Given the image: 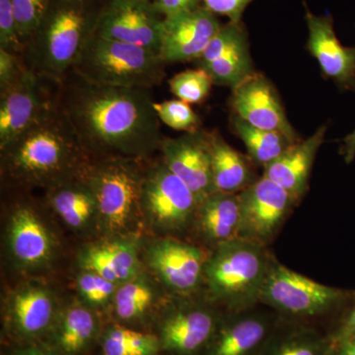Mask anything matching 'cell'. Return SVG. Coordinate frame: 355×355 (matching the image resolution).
<instances>
[{
	"mask_svg": "<svg viewBox=\"0 0 355 355\" xmlns=\"http://www.w3.org/2000/svg\"><path fill=\"white\" fill-rule=\"evenodd\" d=\"M22 55L0 49V90H3L18 79L26 69Z\"/></svg>",
	"mask_w": 355,
	"mask_h": 355,
	"instance_id": "cell-37",
	"label": "cell"
},
{
	"mask_svg": "<svg viewBox=\"0 0 355 355\" xmlns=\"http://www.w3.org/2000/svg\"><path fill=\"white\" fill-rule=\"evenodd\" d=\"M195 221L203 239L214 248L236 239L241 224L239 193H211L198 205Z\"/></svg>",
	"mask_w": 355,
	"mask_h": 355,
	"instance_id": "cell-21",
	"label": "cell"
},
{
	"mask_svg": "<svg viewBox=\"0 0 355 355\" xmlns=\"http://www.w3.org/2000/svg\"><path fill=\"white\" fill-rule=\"evenodd\" d=\"M163 19L150 0H111L99 13L94 34L160 55Z\"/></svg>",
	"mask_w": 355,
	"mask_h": 355,
	"instance_id": "cell-11",
	"label": "cell"
},
{
	"mask_svg": "<svg viewBox=\"0 0 355 355\" xmlns=\"http://www.w3.org/2000/svg\"><path fill=\"white\" fill-rule=\"evenodd\" d=\"M342 154L345 163L349 164L355 158V130L354 132L345 137L343 141V146L340 147Z\"/></svg>",
	"mask_w": 355,
	"mask_h": 355,
	"instance_id": "cell-40",
	"label": "cell"
},
{
	"mask_svg": "<svg viewBox=\"0 0 355 355\" xmlns=\"http://www.w3.org/2000/svg\"><path fill=\"white\" fill-rule=\"evenodd\" d=\"M153 106L159 120L173 130L186 132H196L200 130V116L188 103L179 99L168 100L154 102Z\"/></svg>",
	"mask_w": 355,
	"mask_h": 355,
	"instance_id": "cell-32",
	"label": "cell"
},
{
	"mask_svg": "<svg viewBox=\"0 0 355 355\" xmlns=\"http://www.w3.org/2000/svg\"><path fill=\"white\" fill-rule=\"evenodd\" d=\"M50 200L58 216L72 228H83L98 216L94 193L81 177L51 189Z\"/></svg>",
	"mask_w": 355,
	"mask_h": 355,
	"instance_id": "cell-26",
	"label": "cell"
},
{
	"mask_svg": "<svg viewBox=\"0 0 355 355\" xmlns=\"http://www.w3.org/2000/svg\"><path fill=\"white\" fill-rule=\"evenodd\" d=\"M335 355H355V338H338Z\"/></svg>",
	"mask_w": 355,
	"mask_h": 355,
	"instance_id": "cell-41",
	"label": "cell"
},
{
	"mask_svg": "<svg viewBox=\"0 0 355 355\" xmlns=\"http://www.w3.org/2000/svg\"><path fill=\"white\" fill-rule=\"evenodd\" d=\"M13 355H57L53 354V352H48V350H44L41 349H36V347H32V349H26L19 350Z\"/></svg>",
	"mask_w": 355,
	"mask_h": 355,
	"instance_id": "cell-43",
	"label": "cell"
},
{
	"mask_svg": "<svg viewBox=\"0 0 355 355\" xmlns=\"http://www.w3.org/2000/svg\"><path fill=\"white\" fill-rule=\"evenodd\" d=\"M198 200L162 160L147 169L142 187L146 218L166 232H181L193 223Z\"/></svg>",
	"mask_w": 355,
	"mask_h": 355,
	"instance_id": "cell-8",
	"label": "cell"
},
{
	"mask_svg": "<svg viewBox=\"0 0 355 355\" xmlns=\"http://www.w3.org/2000/svg\"><path fill=\"white\" fill-rule=\"evenodd\" d=\"M205 8L216 15L226 16L230 22L241 23L243 13L253 0H202Z\"/></svg>",
	"mask_w": 355,
	"mask_h": 355,
	"instance_id": "cell-38",
	"label": "cell"
},
{
	"mask_svg": "<svg viewBox=\"0 0 355 355\" xmlns=\"http://www.w3.org/2000/svg\"><path fill=\"white\" fill-rule=\"evenodd\" d=\"M58 83L26 67L0 90V148L10 144L57 105Z\"/></svg>",
	"mask_w": 355,
	"mask_h": 355,
	"instance_id": "cell-9",
	"label": "cell"
},
{
	"mask_svg": "<svg viewBox=\"0 0 355 355\" xmlns=\"http://www.w3.org/2000/svg\"><path fill=\"white\" fill-rule=\"evenodd\" d=\"M162 161L197 197L198 203L216 193L207 132H186L176 139L164 137Z\"/></svg>",
	"mask_w": 355,
	"mask_h": 355,
	"instance_id": "cell-13",
	"label": "cell"
},
{
	"mask_svg": "<svg viewBox=\"0 0 355 355\" xmlns=\"http://www.w3.org/2000/svg\"><path fill=\"white\" fill-rule=\"evenodd\" d=\"M141 159L111 157L92 160L83 179L94 193L98 217L112 233L132 230L144 216L142 187L147 170Z\"/></svg>",
	"mask_w": 355,
	"mask_h": 355,
	"instance_id": "cell-6",
	"label": "cell"
},
{
	"mask_svg": "<svg viewBox=\"0 0 355 355\" xmlns=\"http://www.w3.org/2000/svg\"><path fill=\"white\" fill-rule=\"evenodd\" d=\"M221 27L205 6L163 18L160 57L165 64L197 60Z\"/></svg>",
	"mask_w": 355,
	"mask_h": 355,
	"instance_id": "cell-14",
	"label": "cell"
},
{
	"mask_svg": "<svg viewBox=\"0 0 355 355\" xmlns=\"http://www.w3.org/2000/svg\"><path fill=\"white\" fill-rule=\"evenodd\" d=\"M83 268L98 273L114 284L128 282L139 268L137 251L132 243L114 241L86 250L81 258Z\"/></svg>",
	"mask_w": 355,
	"mask_h": 355,
	"instance_id": "cell-24",
	"label": "cell"
},
{
	"mask_svg": "<svg viewBox=\"0 0 355 355\" xmlns=\"http://www.w3.org/2000/svg\"><path fill=\"white\" fill-rule=\"evenodd\" d=\"M0 49L16 55L24 53L11 0H0Z\"/></svg>",
	"mask_w": 355,
	"mask_h": 355,
	"instance_id": "cell-34",
	"label": "cell"
},
{
	"mask_svg": "<svg viewBox=\"0 0 355 355\" xmlns=\"http://www.w3.org/2000/svg\"><path fill=\"white\" fill-rule=\"evenodd\" d=\"M216 333L214 312L205 306H186L166 319L161 343L166 349L191 354L205 347Z\"/></svg>",
	"mask_w": 355,
	"mask_h": 355,
	"instance_id": "cell-20",
	"label": "cell"
},
{
	"mask_svg": "<svg viewBox=\"0 0 355 355\" xmlns=\"http://www.w3.org/2000/svg\"><path fill=\"white\" fill-rule=\"evenodd\" d=\"M170 90L178 99L188 104H200L207 99L212 79L203 69H190L178 73L169 80Z\"/></svg>",
	"mask_w": 355,
	"mask_h": 355,
	"instance_id": "cell-31",
	"label": "cell"
},
{
	"mask_svg": "<svg viewBox=\"0 0 355 355\" xmlns=\"http://www.w3.org/2000/svg\"><path fill=\"white\" fill-rule=\"evenodd\" d=\"M86 2L51 0L22 55L29 69L57 83L69 73L94 34L99 16L89 15Z\"/></svg>",
	"mask_w": 355,
	"mask_h": 355,
	"instance_id": "cell-3",
	"label": "cell"
},
{
	"mask_svg": "<svg viewBox=\"0 0 355 355\" xmlns=\"http://www.w3.org/2000/svg\"><path fill=\"white\" fill-rule=\"evenodd\" d=\"M338 338H355V307L345 320Z\"/></svg>",
	"mask_w": 355,
	"mask_h": 355,
	"instance_id": "cell-42",
	"label": "cell"
},
{
	"mask_svg": "<svg viewBox=\"0 0 355 355\" xmlns=\"http://www.w3.org/2000/svg\"><path fill=\"white\" fill-rule=\"evenodd\" d=\"M57 105L91 160L142 159L164 139L150 89L91 83L70 70L58 83Z\"/></svg>",
	"mask_w": 355,
	"mask_h": 355,
	"instance_id": "cell-1",
	"label": "cell"
},
{
	"mask_svg": "<svg viewBox=\"0 0 355 355\" xmlns=\"http://www.w3.org/2000/svg\"><path fill=\"white\" fill-rule=\"evenodd\" d=\"M350 298L349 291L319 284L275 260L261 291L260 304L288 316L312 318L336 310Z\"/></svg>",
	"mask_w": 355,
	"mask_h": 355,
	"instance_id": "cell-7",
	"label": "cell"
},
{
	"mask_svg": "<svg viewBox=\"0 0 355 355\" xmlns=\"http://www.w3.org/2000/svg\"><path fill=\"white\" fill-rule=\"evenodd\" d=\"M233 315L214 335L209 355H254L266 345L272 326L270 313L258 310L256 305Z\"/></svg>",
	"mask_w": 355,
	"mask_h": 355,
	"instance_id": "cell-18",
	"label": "cell"
},
{
	"mask_svg": "<svg viewBox=\"0 0 355 355\" xmlns=\"http://www.w3.org/2000/svg\"><path fill=\"white\" fill-rule=\"evenodd\" d=\"M154 8L165 17L200 8L202 0H151Z\"/></svg>",
	"mask_w": 355,
	"mask_h": 355,
	"instance_id": "cell-39",
	"label": "cell"
},
{
	"mask_svg": "<svg viewBox=\"0 0 355 355\" xmlns=\"http://www.w3.org/2000/svg\"><path fill=\"white\" fill-rule=\"evenodd\" d=\"M96 331L94 315L83 307H74L64 315L58 343L67 354H77L87 347Z\"/></svg>",
	"mask_w": 355,
	"mask_h": 355,
	"instance_id": "cell-28",
	"label": "cell"
},
{
	"mask_svg": "<svg viewBox=\"0 0 355 355\" xmlns=\"http://www.w3.org/2000/svg\"><path fill=\"white\" fill-rule=\"evenodd\" d=\"M268 355H324V347L319 338L305 331L280 340Z\"/></svg>",
	"mask_w": 355,
	"mask_h": 355,
	"instance_id": "cell-35",
	"label": "cell"
},
{
	"mask_svg": "<svg viewBox=\"0 0 355 355\" xmlns=\"http://www.w3.org/2000/svg\"><path fill=\"white\" fill-rule=\"evenodd\" d=\"M275 257L265 245L236 238L209 254L205 280L210 293L232 312L260 304Z\"/></svg>",
	"mask_w": 355,
	"mask_h": 355,
	"instance_id": "cell-4",
	"label": "cell"
},
{
	"mask_svg": "<svg viewBox=\"0 0 355 355\" xmlns=\"http://www.w3.org/2000/svg\"><path fill=\"white\" fill-rule=\"evenodd\" d=\"M153 300V289L148 284L128 280L116 291L114 308L120 319L130 321L142 316Z\"/></svg>",
	"mask_w": 355,
	"mask_h": 355,
	"instance_id": "cell-30",
	"label": "cell"
},
{
	"mask_svg": "<svg viewBox=\"0 0 355 355\" xmlns=\"http://www.w3.org/2000/svg\"><path fill=\"white\" fill-rule=\"evenodd\" d=\"M231 125L236 135L244 142L254 165L263 168L297 144L284 133L254 128L235 114L231 119Z\"/></svg>",
	"mask_w": 355,
	"mask_h": 355,
	"instance_id": "cell-27",
	"label": "cell"
},
{
	"mask_svg": "<svg viewBox=\"0 0 355 355\" xmlns=\"http://www.w3.org/2000/svg\"><path fill=\"white\" fill-rule=\"evenodd\" d=\"M9 242L16 260L25 266H39L51 254V236L38 216L29 207L13 212L9 227Z\"/></svg>",
	"mask_w": 355,
	"mask_h": 355,
	"instance_id": "cell-23",
	"label": "cell"
},
{
	"mask_svg": "<svg viewBox=\"0 0 355 355\" xmlns=\"http://www.w3.org/2000/svg\"><path fill=\"white\" fill-rule=\"evenodd\" d=\"M165 64L155 51L93 34L71 71L100 85L151 89L164 79Z\"/></svg>",
	"mask_w": 355,
	"mask_h": 355,
	"instance_id": "cell-5",
	"label": "cell"
},
{
	"mask_svg": "<svg viewBox=\"0 0 355 355\" xmlns=\"http://www.w3.org/2000/svg\"><path fill=\"white\" fill-rule=\"evenodd\" d=\"M327 127L319 128L307 139L298 141L263 168V176L279 184L299 202L306 193L318 149L323 144Z\"/></svg>",
	"mask_w": 355,
	"mask_h": 355,
	"instance_id": "cell-19",
	"label": "cell"
},
{
	"mask_svg": "<svg viewBox=\"0 0 355 355\" xmlns=\"http://www.w3.org/2000/svg\"><path fill=\"white\" fill-rule=\"evenodd\" d=\"M230 106L235 116L249 125L263 130L282 132L293 141H300L287 120L277 91L261 74L254 72L233 89Z\"/></svg>",
	"mask_w": 355,
	"mask_h": 355,
	"instance_id": "cell-15",
	"label": "cell"
},
{
	"mask_svg": "<svg viewBox=\"0 0 355 355\" xmlns=\"http://www.w3.org/2000/svg\"><path fill=\"white\" fill-rule=\"evenodd\" d=\"M116 284L98 273H81L78 277V288L84 298L91 304L100 305L107 302L114 293Z\"/></svg>",
	"mask_w": 355,
	"mask_h": 355,
	"instance_id": "cell-36",
	"label": "cell"
},
{
	"mask_svg": "<svg viewBox=\"0 0 355 355\" xmlns=\"http://www.w3.org/2000/svg\"><path fill=\"white\" fill-rule=\"evenodd\" d=\"M241 224L238 238L268 246L297 205L291 193L265 176L239 193Z\"/></svg>",
	"mask_w": 355,
	"mask_h": 355,
	"instance_id": "cell-10",
	"label": "cell"
},
{
	"mask_svg": "<svg viewBox=\"0 0 355 355\" xmlns=\"http://www.w3.org/2000/svg\"><path fill=\"white\" fill-rule=\"evenodd\" d=\"M0 150L3 172L23 186L53 189L83 176L92 161L58 105Z\"/></svg>",
	"mask_w": 355,
	"mask_h": 355,
	"instance_id": "cell-2",
	"label": "cell"
},
{
	"mask_svg": "<svg viewBox=\"0 0 355 355\" xmlns=\"http://www.w3.org/2000/svg\"><path fill=\"white\" fill-rule=\"evenodd\" d=\"M216 191L239 193L254 183L252 159L229 146L217 132H207Z\"/></svg>",
	"mask_w": 355,
	"mask_h": 355,
	"instance_id": "cell-22",
	"label": "cell"
},
{
	"mask_svg": "<svg viewBox=\"0 0 355 355\" xmlns=\"http://www.w3.org/2000/svg\"><path fill=\"white\" fill-rule=\"evenodd\" d=\"M196 62L214 84L232 89L254 73L247 34L241 23L222 26Z\"/></svg>",
	"mask_w": 355,
	"mask_h": 355,
	"instance_id": "cell-12",
	"label": "cell"
},
{
	"mask_svg": "<svg viewBox=\"0 0 355 355\" xmlns=\"http://www.w3.org/2000/svg\"><path fill=\"white\" fill-rule=\"evenodd\" d=\"M209 254L202 248L177 239H164L153 245L149 261L161 279L173 291L188 294L205 280Z\"/></svg>",
	"mask_w": 355,
	"mask_h": 355,
	"instance_id": "cell-16",
	"label": "cell"
},
{
	"mask_svg": "<svg viewBox=\"0 0 355 355\" xmlns=\"http://www.w3.org/2000/svg\"><path fill=\"white\" fill-rule=\"evenodd\" d=\"M309 40L307 49L327 78L340 87L355 90V46H345L334 31L330 16L306 13Z\"/></svg>",
	"mask_w": 355,
	"mask_h": 355,
	"instance_id": "cell-17",
	"label": "cell"
},
{
	"mask_svg": "<svg viewBox=\"0 0 355 355\" xmlns=\"http://www.w3.org/2000/svg\"><path fill=\"white\" fill-rule=\"evenodd\" d=\"M159 342L155 336L125 328H114L103 342L104 355H154Z\"/></svg>",
	"mask_w": 355,
	"mask_h": 355,
	"instance_id": "cell-29",
	"label": "cell"
},
{
	"mask_svg": "<svg viewBox=\"0 0 355 355\" xmlns=\"http://www.w3.org/2000/svg\"><path fill=\"white\" fill-rule=\"evenodd\" d=\"M79 1H81V0H79Z\"/></svg>",
	"mask_w": 355,
	"mask_h": 355,
	"instance_id": "cell-44",
	"label": "cell"
},
{
	"mask_svg": "<svg viewBox=\"0 0 355 355\" xmlns=\"http://www.w3.org/2000/svg\"><path fill=\"white\" fill-rule=\"evenodd\" d=\"M53 300L48 291L40 286H26L14 294L11 320L21 336H36L43 333L53 316Z\"/></svg>",
	"mask_w": 355,
	"mask_h": 355,
	"instance_id": "cell-25",
	"label": "cell"
},
{
	"mask_svg": "<svg viewBox=\"0 0 355 355\" xmlns=\"http://www.w3.org/2000/svg\"><path fill=\"white\" fill-rule=\"evenodd\" d=\"M51 2V0H11L24 50L38 30Z\"/></svg>",
	"mask_w": 355,
	"mask_h": 355,
	"instance_id": "cell-33",
	"label": "cell"
}]
</instances>
